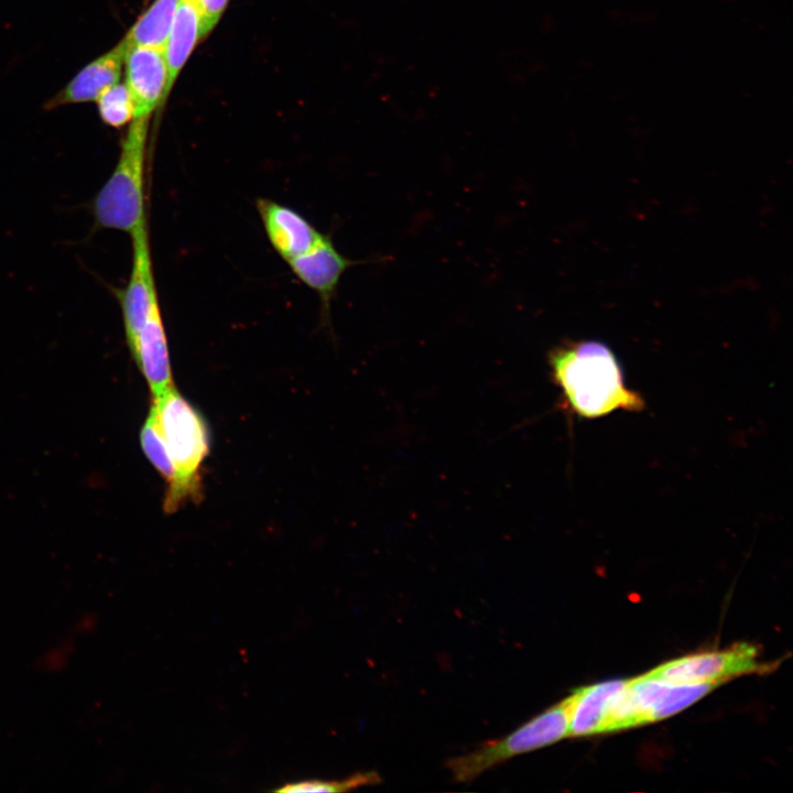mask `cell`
<instances>
[{
	"instance_id": "9",
	"label": "cell",
	"mask_w": 793,
	"mask_h": 793,
	"mask_svg": "<svg viewBox=\"0 0 793 793\" xmlns=\"http://www.w3.org/2000/svg\"><path fill=\"white\" fill-rule=\"evenodd\" d=\"M256 207L268 240L286 262L309 250L322 237L303 215L268 198H258Z\"/></svg>"
},
{
	"instance_id": "1",
	"label": "cell",
	"mask_w": 793,
	"mask_h": 793,
	"mask_svg": "<svg viewBox=\"0 0 793 793\" xmlns=\"http://www.w3.org/2000/svg\"><path fill=\"white\" fill-rule=\"evenodd\" d=\"M552 377L566 405L578 416L596 419L618 410L640 411L644 401L624 383L613 351L595 340L571 341L548 356Z\"/></svg>"
},
{
	"instance_id": "3",
	"label": "cell",
	"mask_w": 793,
	"mask_h": 793,
	"mask_svg": "<svg viewBox=\"0 0 793 793\" xmlns=\"http://www.w3.org/2000/svg\"><path fill=\"white\" fill-rule=\"evenodd\" d=\"M148 134V118H134L130 122L115 169L93 203L95 220L100 228L131 235L146 221L144 178Z\"/></svg>"
},
{
	"instance_id": "15",
	"label": "cell",
	"mask_w": 793,
	"mask_h": 793,
	"mask_svg": "<svg viewBox=\"0 0 793 793\" xmlns=\"http://www.w3.org/2000/svg\"><path fill=\"white\" fill-rule=\"evenodd\" d=\"M180 0H154L123 37L128 47L164 48Z\"/></svg>"
},
{
	"instance_id": "18",
	"label": "cell",
	"mask_w": 793,
	"mask_h": 793,
	"mask_svg": "<svg viewBox=\"0 0 793 793\" xmlns=\"http://www.w3.org/2000/svg\"><path fill=\"white\" fill-rule=\"evenodd\" d=\"M380 781V775L377 772L368 771L356 773L339 781L307 780L286 783L275 791L283 793L344 792L365 785L378 784Z\"/></svg>"
},
{
	"instance_id": "11",
	"label": "cell",
	"mask_w": 793,
	"mask_h": 793,
	"mask_svg": "<svg viewBox=\"0 0 793 793\" xmlns=\"http://www.w3.org/2000/svg\"><path fill=\"white\" fill-rule=\"evenodd\" d=\"M130 350L151 389L152 397H157L174 387L160 303L153 306Z\"/></svg>"
},
{
	"instance_id": "8",
	"label": "cell",
	"mask_w": 793,
	"mask_h": 793,
	"mask_svg": "<svg viewBox=\"0 0 793 793\" xmlns=\"http://www.w3.org/2000/svg\"><path fill=\"white\" fill-rule=\"evenodd\" d=\"M715 683L673 684L645 673L627 681L641 724L672 716L709 693Z\"/></svg>"
},
{
	"instance_id": "21",
	"label": "cell",
	"mask_w": 793,
	"mask_h": 793,
	"mask_svg": "<svg viewBox=\"0 0 793 793\" xmlns=\"http://www.w3.org/2000/svg\"><path fill=\"white\" fill-rule=\"evenodd\" d=\"M97 627V617L91 613L82 616L76 623V630L80 633H89Z\"/></svg>"
},
{
	"instance_id": "7",
	"label": "cell",
	"mask_w": 793,
	"mask_h": 793,
	"mask_svg": "<svg viewBox=\"0 0 793 793\" xmlns=\"http://www.w3.org/2000/svg\"><path fill=\"white\" fill-rule=\"evenodd\" d=\"M123 67L124 84L134 104V118L150 119L169 96V75L163 50L130 46L126 52Z\"/></svg>"
},
{
	"instance_id": "13",
	"label": "cell",
	"mask_w": 793,
	"mask_h": 793,
	"mask_svg": "<svg viewBox=\"0 0 793 793\" xmlns=\"http://www.w3.org/2000/svg\"><path fill=\"white\" fill-rule=\"evenodd\" d=\"M624 683V680H611L575 689L568 696V736L604 732L609 703Z\"/></svg>"
},
{
	"instance_id": "6",
	"label": "cell",
	"mask_w": 793,
	"mask_h": 793,
	"mask_svg": "<svg viewBox=\"0 0 793 793\" xmlns=\"http://www.w3.org/2000/svg\"><path fill=\"white\" fill-rule=\"evenodd\" d=\"M130 236L132 240L131 272L127 284L117 291L129 347L137 338L153 306L159 303L148 221L141 224Z\"/></svg>"
},
{
	"instance_id": "4",
	"label": "cell",
	"mask_w": 793,
	"mask_h": 793,
	"mask_svg": "<svg viewBox=\"0 0 793 793\" xmlns=\"http://www.w3.org/2000/svg\"><path fill=\"white\" fill-rule=\"evenodd\" d=\"M569 697L536 715L508 735L450 758L446 768L456 782L469 783L485 771L517 756L550 746L568 736Z\"/></svg>"
},
{
	"instance_id": "16",
	"label": "cell",
	"mask_w": 793,
	"mask_h": 793,
	"mask_svg": "<svg viewBox=\"0 0 793 793\" xmlns=\"http://www.w3.org/2000/svg\"><path fill=\"white\" fill-rule=\"evenodd\" d=\"M96 101L101 120L112 128H121L134 118L133 99L126 84L112 85Z\"/></svg>"
},
{
	"instance_id": "10",
	"label": "cell",
	"mask_w": 793,
	"mask_h": 793,
	"mask_svg": "<svg viewBox=\"0 0 793 793\" xmlns=\"http://www.w3.org/2000/svg\"><path fill=\"white\" fill-rule=\"evenodd\" d=\"M355 263L325 235L309 250L287 261L294 275L318 294L325 312L329 311L344 272Z\"/></svg>"
},
{
	"instance_id": "12",
	"label": "cell",
	"mask_w": 793,
	"mask_h": 793,
	"mask_svg": "<svg viewBox=\"0 0 793 793\" xmlns=\"http://www.w3.org/2000/svg\"><path fill=\"white\" fill-rule=\"evenodd\" d=\"M128 46L122 39L110 51L104 53L82 68L56 95L48 107L96 101L109 87L119 83Z\"/></svg>"
},
{
	"instance_id": "2",
	"label": "cell",
	"mask_w": 793,
	"mask_h": 793,
	"mask_svg": "<svg viewBox=\"0 0 793 793\" xmlns=\"http://www.w3.org/2000/svg\"><path fill=\"white\" fill-rule=\"evenodd\" d=\"M166 446L174 469L164 507L176 511L185 501L202 496V467L210 439L203 415L173 387L153 397L150 410Z\"/></svg>"
},
{
	"instance_id": "5",
	"label": "cell",
	"mask_w": 793,
	"mask_h": 793,
	"mask_svg": "<svg viewBox=\"0 0 793 793\" xmlns=\"http://www.w3.org/2000/svg\"><path fill=\"white\" fill-rule=\"evenodd\" d=\"M758 648L749 643H737L721 651L688 654L649 671L652 676L673 684L715 683L774 669V665L758 660Z\"/></svg>"
},
{
	"instance_id": "14",
	"label": "cell",
	"mask_w": 793,
	"mask_h": 793,
	"mask_svg": "<svg viewBox=\"0 0 793 793\" xmlns=\"http://www.w3.org/2000/svg\"><path fill=\"white\" fill-rule=\"evenodd\" d=\"M203 39L200 18L193 0H180L163 48L169 75L167 95L196 44Z\"/></svg>"
},
{
	"instance_id": "19",
	"label": "cell",
	"mask_w": 793,
	"mask_h": 793,
	"mask_svg": "<svg viewBox=\"0 0 793 793\" xmlns=\"http://www.w3.org/2000/svg\"><path fill=\"white\" fill-rule=\"evenodd\" d=\"M202 24L203 37L207 36L217 25L229 0H193Z\"/></svg>"
},
{
	"instance_id": "17",
	"label": "cell",
	"mask_w": 793,
	"mask_h": 793,
	"mask_svg": "<svg viewBox=\"0 0 793 793\" xmlns=\"http://www.w3.org/2000/svg\"><path fill=\"white\" fill-rule=\"evenodd\" d=\"M143 453L153 467L165 479L167 486L174 479V469L169 457L163 436L151 414H149L140 434Z\"/></svg>"
},
{
	"instance_id": "20",
	"label": "cell",
	"mask_w": 793,
	"mask_h": 793,
	"mask_svg": "<svg viewBox=\"0 0 793 793\" xmlns=\"http://www.w3.org/2000/svg\"><path fill=\"white\" fill-rule=\"evenodd\" d=\"M73 652V642L63 641L50 649L39 661L40 667L46 672L62 671L68 663Z\"/></svg>"
}]
</instances>
